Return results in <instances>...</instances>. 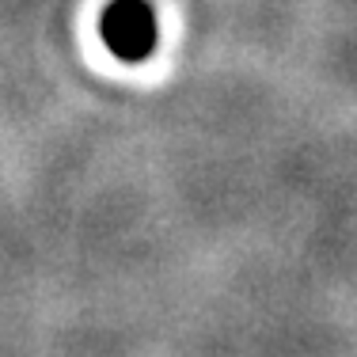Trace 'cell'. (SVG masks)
Returning <instances> with one entry per match:
<instances>
[{"instance_id":"cell-1","label":"cell","mask_w":357,"mask_h":357,"mask_svg":"<svg viewBox=\"0 0 357 357\" xmlns=\"http://www.w3.org/2000/svg\"><path fill=\"white\" fill-rule=\"evenodd\" d=\"M99 35L118 61H149L156 50V12L149 0H114L99 20Z\"/></svg>"}]
</instances>
